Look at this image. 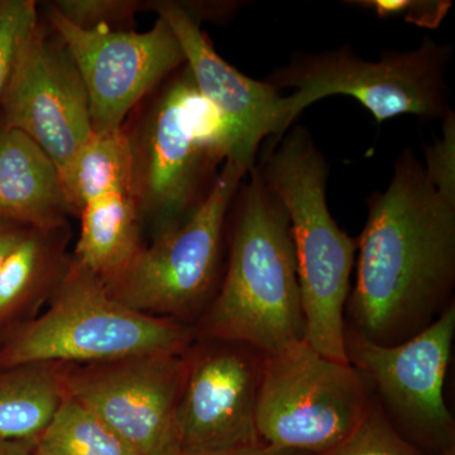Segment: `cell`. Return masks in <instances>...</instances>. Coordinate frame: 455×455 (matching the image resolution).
I'll return each mask as SVG.
<instances>
[{
    "label": "cell",
    "instance_id": "cell-1",
    "mask_svg": "<svg viewBox=\"0 0 455 455\" xmlns=\"http://www.w3.org/2000/svg\"><path fill=\"white\" fill-rule=\"evenodd\" d=\"M357 244V280L346 309L349 328L362 337L403 343L453 304L455 202L431 185L411 148L398 156L387 188L368 197Z\"/></svg>",
    "mask_w": 455,
    "mask_h": 455
},
{
    "label": "cell",
    "instance_id": "cell-2",
    "mask_svg": "<svg viewBox=\"0 0 455 455\" xmlns=\"http://www.w3.org/2000/svg\"><path fill=\"white\" fill-rule=\"evenodd\" d=\"M248 173L235 194L226 276L200 334L269 355L304 340L305 319L289 217L257 164Z\"/></svg>",
    "mask_w": 455,
    "mask_h": 455
},
{
    "label": "cell",
    "instance_id": "cell-3",
    "mask_svg": "<svg viewBox=\"0 0 455 455\" xmlns=\"http://www.w3.org/2000/svg\"><path fill=\"white\" fill-rule=\"evenodd\" d=\"M257 167L291 226L304 340L324 357L349 363L344 313L358 244L329 212V164L324 155L307 128L295 127L272 140Z\"/></svg>",
    "mask_w": 455,
    "mask_h": 455
},
{
    "label": "cell",
    "instance_id": "cell-4",
    "mask_svg": "<svg viewBox=\"0 0 455 455\" xmlns=\"http://www.w3.org/2000/svg\"><path fill=\"white\" fill-rule=\"evenodd\" d=\"M193 339V331L176 320L125 307L103 280L73 260L57 283L49 309L0 340V370L184 353Z\"/></svg>",
    "mask_w": 455,
    "mask_h": 455
},
{
    "label": "cell",
    "instance_id": "cell-5",
    "mask_svg": "<svg viewBox=\"0 0 455 455\" xmlns=\"http://www.w3.org/2000/svg\"><path fill=\"white\" fill-rule=\"evenodd\" d=\"M132 143L134 197L155 236L187 220L203 202L206 176L220 161L235 158L229 125L200 94L188 68L164 90Z\"/></svg>",
    "mask_w": 455,
    "mask_h": 455
},
{
    "label": "cell",
    "instance_id": "cell-6",
    "mask_svg": "<svg viewBox=\"0 0 455 455\" xmlns=\"http://www.w3.org/2000/svg\"><path fill=\"white\" fill-rule=\"evenodd\" d=\"M372 403L359 371L324 357L305 340L263 355L257 429L268 447L331 453L357 431Z\"/></svg>",
    "mask_w": 455,
    "mask_h": 455
},
{
    "label": "cell",
    "instance_id": "cell-7",
    "mask_svg": "<svg viewBox=\"0 0 455 455\" xmlns=\"http://www.w3.org/2000/svg\"><path fill=\"white\" fill-rule=\"evenodd\" d=\"M451 56V44L431 38L415 50L387 52L379 61H366L343 46L292 56L265 82L277 90H295L286 97L292 122L307 107L334 95L355 99L379 124L403 114L443 121L453 113L445 82Z\"/></svg>",
    "mask_w": 455,
    "mask_h": 455
},
{
    "label": "cell",
    "instance_id": "cell-8",
    "mask_svg": "<svg viewBox=\"0 0 455 455\" xmlns=\"http://www.w3.org/2000/svg\"><path fill=\"white\" fill-rule=\"evenodd\" d=\"M253 166L226 161L196 211L107 283L108 290L132 310L175 320L196 313L211 293L221 257L224 224L242 180Z\"/></svg>",
    "mask_w": 455,
    "mask_h": 455
},
{
    "label": "cell",
    "instance_id": "cell-9",
    "mask_svg": "<svg viewBox=\"0 0 455 455\" xmlns=\"http://www.w3.org/2000/svg\"><path fill=\"white\" fill-rule=\"evenodd\" d=\"M455 334V302L403 343L381 346L346 325L348 362L366 379L398 433L427 455L455 448L444 383Z\"/></svg>",
    "mask_w": 455,
    "mask_h": 455
},
{
    "label": "cell",
    "instance_id": "cell-10",
    "mask_svg": "<svg viewBox=\"0 0 455 455\" xmlns=\"http://www.w3.org/2000/svg\"><path fill=\"white\" fill-rule=\"evenodd\" d=\"M187 352L60 364V372L66 395L88 407L134 453L180 455L176 411L187 376Z\"/></svg>",
    "mask_w": 455,
    "mask_h": 455
},
{
    "label": "cell",
    "instance_id": "cell-11",
    "mask_svg": "<svg viewBox=\"0 0 455 455\" xmlns=\"http://www.w3.org/2000/svg\"><path fill=\"white\" fill-rule=\"evenodd\" d=\"M190 347L176 411L180 455H218L263 447L257 429L262 353L214 339Z\"/></svg>",
    "mask_w": 455,
    "mask_h": 455
},
{
    "label": "cell",
    "instance_id": "cell-12",
    "mask_svg": "<svg viewBox=\"0 0 455 455\" xmlns=\"http://www.w3.org/2000/svg\"><path fill=\"white\" fill-rule=\"evenodd\" d=\"M49 20L85 85L94 133L123 128L132 108L185 66L181 44L161 18L143 33L80 28L52 7Z\"/></svg>",
    "mask_w": 455,
    "mask_h": 455
},
{
    "label": "cell",
    "instance_id": "cell-13",
    "mask_svg": "<svg viewBox=\"0 0 455 455\" xmlns=\"http://www.w3.org/2000/svg\"><path fill=\"white\" fill-rule=\"evenodd\" d=\"M0 110V125L37 143L60 173L94 134L88 94L73 59L38 23L20 51Z\"/></svg>",
    "mask_w": 455,
    "mask_h": 455
},
{
    "label": "cell",
    "instance_id": "cell-14",
    "mask_svg": "<svg viewBox=\"0 0 455 455\" xmlns=\"http://www.w3.org/2000/svg\"><path fill=\"white\" fill-rule=\"evenodd\" d=\"M151 7L175 33L196 89L229 125L235 160L254 166L260 143L268 137L281 139L291 127L287 98L265 80L245 76L224 61L187 5L164 0Z\"/></svg>",
    "mask_w": 455,
    "mask_h": 455
},
{
    "label": "cell",
    "instance_id": "cell-15",
    "mask_svg": "<svg viewBox=\"0 0 455 455\" xmlns=\"http://www.w3.org/2000/svg\"><path fill=\"white\" fill-rule=\"evenodd\" d=\"M74 212L55 163L25 133L0 125V220L53 232Z\"/></svg>",
    "mask_w": 455,
    "mask_h": 455
},
{
    "label": "cell",
    "instance_id": "cell-16",
    "mask_svg": "<svg viewBox=\"0 0 455 455\" xmlns=\"http://www.w3.org/2000/svg\"><path fill=\"white\" fill-rule=\"evenodd\" d=\"M82 230L75 259L86 271L109 283L140 252V212L132 194L98 197L83 206Z\"/></svg>",
    "mask_w": 455,
    "mask_h": 455
},
{
    "label": "cell",
    "instance_id": "cell-17",
    "mask_svg": "<svg viewBox=\"0 0 455 455\" xmlns=\"http://www.w3.org/2000/svg\"><path fill=\"white\" fill-rule=\"evenodd\" d=\"M66 398L60 364L0 370V439L33 442L49 427Z\"/></svg>",
    "mask_w": 455,
    "mask_h": 455
},
{
    "label": "cell",
    "instance_id": "cell-18",
    "mask_svg": "<svg viewBox=\"0 0 455 455\" xmlns=\"http://www.w3.org/2000/svg\"><path fill=\"white\" fill-rule=\"evenodd\" d=\"M74 212L98 197L134 196L133 143L123 128L94 133L61 172Z\"/></svg>",
    "mask_w": 455,
    "mask_h": 455
},
{
    "label": "cell",
    "instance_id": "cell-19",
    "mask_svg": "<svg viewBox=\"0 0 455 455\" xmlns=\"http://www.w3.org/2000/svg\"><path fill=\"white\" fill-rule=\"evenodd\" d=\"M51 233L26 228L0 268V340L28 322L55 277V251L47 238Z\"/></svg>",
    "mask_w": 455,
    "mask_h": 455
},
{
    "label": "cell",
    "instance_id": "cell-20",
    "mask_svg": "<svg viewBox=\"0 0 455 455\" xmlns=\"http://www.w3.org/2000/svg\"><path fill=\"white\" fill-rule=\"evenodd\" d=\"M33 455H137L88 407L68 396L33 444Z\"/></svg>",
    "mask_w": 455,
    "mask_h": 455
},
{
    "label": "cell",
    "instance_id": "cell-21",
    "mask_svg": "<svg viewBox=\"0 0 455 455\" xmlns=\"http://www.w3.org/2000/svg\"><path fill=\"white\" fill-rule=\"evenodd\" d=\"M326 455H427L398 433L373 395L370 412L357 431Z\"/></svg>",
    "mask_w": 455,
    "mask_h": 455
},
{
    "label": "cell",
    "instance_id": "cell-22",
    "mask_svg": "<svg viewBox=\"0 0 455 455\" xmlns=\"http://www.w3.org/2000/svg\"><path fill=\"white\" fill-rule=\"evenodd\" d=\"M32 0H0V100L23 44L37 25Z\"/></svg>",
    "mask_w": 455,
    "mask_h": 455
},
{
    "label": "cell",
    "instance_id": "cell-23",
    "mask_svg": "<svg viewBox=\"0 0 455 455\" xmlns=\"http://www.w3.org/2000/svg\"><path fill=\"white\" fill-rule=\"evenodd\" d=\"M51 7L80 28H94L130 18L140 5L133 0H60Z\"/></svg>",
    "mask_w": 455,
    "mask_h": 455
},
{
    "label": "cell",
    "instance_id": "cell-24",
    "mask_svg": "<svg viewBox=\"0 0 455 455\" xmlns=\"http://www.w3.org/2000/svg\"><path fill=\"white\" fill-rule=\"evenodd\" d=\"M442 137L425 148L424 170L431 185L455 202V114L443 119Z\"/></svg>",
    "mask_w": 455,
    "mask_h": 455
},
{
    "label": "cell",
    "instance_id": "cell-25",
    "mask_svg": "<svg viewBox=\"0 0 455 455\" xmlns=\"http://www.w3.org/2000/svg\"><path fill=\"white\" fill-rule=\"evenodd\" d=\"M358 7L372 11L379 18H403L406 22L424 28H438L451 3L443 0H362L350 2Z\"/></svg>",
    "mask_w": 455,
    "mask_h": 455
},
{
    "label": "cell",
    "instance_id": "cell-26",
    "mask_svg": "<svg viewBox=\"0 0 455 455\" xmlns=\"http://www.w3.org/2000/svg\"><path fill=\"white\" fill-rule=\"evenodd\" d=\"M26 228L11 223V221L0 220V268L13 250L14 245L20 241Z\"/></svg>",
    "mask_w": 455,
    "mask_h": 455
},
{
    "label": "cell",
    "instance_id": "cell-27",
    "mask_svg": "<svg viewBox=\"0 0 455 455\" xmlns=\"http://www.w3.org/2000/svg\"><path fill=\"white\" fill-rule=\"evenodd\" d=\"M33 442L0 439V455H33Z\"/></svg>",
    "mask_w": 455,
    "mask_h": 455
},
{
    "label": "cell",
    "instance_id": "cell-28",
    "mask_svg": "<svg viewBox=\"0 0 455 455\" xmlns=\"http://www.w3.org/2000/svg\"><path fill=\"white\" fill-rule=\"evenodd\" d=\"M218 455H310L304 453H298V451H283V449L268 447V445H263V447L248 449V451H233V453L218 454Z\"/></svg>",
    "mask_w": 455,
    "mask_h": 455
},
{
    "label": "cell",
    "instance_id": "cell-29",
    "mask_svg": "<svg viewBox=\"0 0 455 455\" xmlns=\"http://www.w3.org/2000/svg\"><path fill=\"white\" fill-rule=\"evenodd\" d=\"M436 455H455V448L448 449V451H442Z\"/></svg>",
    "mask_w": 455,
    "mask_h": 455
}]
</instances>
